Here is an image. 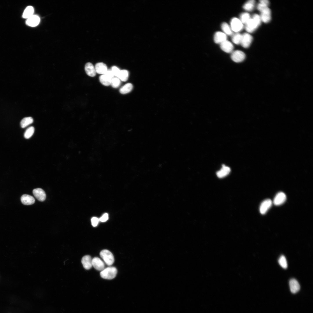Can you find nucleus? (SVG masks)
Instances as JSON below:
<instances>
[{"label": "nucleus", "mask_w": 313, "mask_h": 313, "mask_svg": "<svg viewBox=\"0 0 313 313\" xmlns=\"http://www.w3.org/2000/svg\"><path fill=\"white\" fill-rule=\"evenodd\" d=\"M261 21L260 16L257 14H253L245 24V30L248 32H253L260 25Z\"/></svg>", "instance_id": "1"}, {"label": "nucleus", "mask_w": 313, "mask_h": 313, "mask_svg": "<svg viewBox=\"0 0 313 313\" xmlns=\"http://www.w3.org/2000/svg\"><path fill=\"white\" fill-rule=\"evenodd\" d=\"M112 79L105 74H102L99 77V80L100 82L103 85L106 86H109L111 84Z\"/></svg>", "instance_id": "21"}, {"label": "nucleus", "mask_w": 313, "mask_h": 313, "mask_svg": "<svg viewBox=\"0 0 313 313\" xmlns=\"http://www.w3.org/2000/svg\"><path fill=\"white\" fill-rule=\"evenodd\" d=\"M286 199L285 194L283 192L278 193L275 196L273 201L274 204L275 205L278 206L283 204Z\"/></svg>", "instance_id": "7"}, {"label": "nucleus", "mask_w": 313, "mask_h": 313, "mask_svg": "<svg viewBox=\"0 0 313 313\" xmlns=\"http://www.w3.org/2000/svg\"><path fill=\"white\" fill-rule=\"evenodd\" d=\"M85 70L86 74L89 76L93 77L96 74L95 68L91 63H87L85 67Z\"/></svg>", "instance_id": "19"}, {"label": "nucleus", "mask_w": 313, "mask_h": 313, "mask_svg": "<svg viewBox=\"0 0 313 313\" xmlns=\"http://www.w3.org/2000/svg\"><path fill=\"white\" fill-rule=\"evenodd\" d=\"M253 39L252 37L250 34L245 33L242 34L240 44L244 48H248L250 45Z\"/></svg>", "instance_id": "6"}, {"label": "nucleus", "mask_w": 313, "mask_h": 313, "mask_svg": "<svg viewBox=\"0 0 313 313\" xmlns=\"http://www.w3.org/2000/svg\"><path fill=\"white\" fill-rule=\"evenodd\" d=\"M226 35L221 32H216L214 36V42L216 43L221 44L227 40Z\"/></svg>", "instance_id": "13"}, {"label": "nucleus", "mask_w": 313, "mask_h": 313, "mask_svg": "<svg viewBox=\"0 0 313 313\" xmlns=\"http://www.w3.org/2000/svg\"><path fill=\"white\" fill-rule=\"evenodd\" d=\"M33 121V118L31 117H26L23 118L21 122V127L24 128L32 123Z\"/></svg>", "instance_id": "26"}, {"label": "nucleus", "mask_w": 313, "mask_h": 313, "mask_svg": "<svg viewBox=\"0 0 313 313\" xmlns=\"http://www.w3.org/2000/svg\"><path fill=\"white\" fill-rule=\"evenodd\" d=\"M100 255L107 265L110 266L114 263V257L112 253L109 250H103L100 252Z\"/></svg>", "instance_id": "3"}, {"label": "nucleus", "mask_w": 313, "mask_h": 313, "mask_svg": "<svg viewBox=\"0 0 313 313\" xmlns=\"http://www.w3.org/2000/svg\"><path fill=\"white\" fill-rule=\"evenodd\" d=\"M117 273L116 268L114 267H109L105 268L100 273L101 277L107 279H112L114 278Z\"/></svg>", "instance_id": "2"}, {"label": "nucleus", "mask_w": 313, "mask_h": 313, "mask_svg": "<svg viewBox=\"0 0 313 313\" xmlns=\"http://www.w3.org/2000/svg\"><path fill=\"white\" fill-rule=\"evenodd\" d=\"M108 219V215L107 213L104 214L99 219L100 221L102 222L106 221Z\"/></svg>", "instance_id": "36"}, {"label": "nucleus", "mask_w": 313, "mask_h": 313, "mask_svg": "<svg viewBox=\"0 0 313 313\" xmlns=\"http://www.w3.org/2000/svg\"><path fill=\"white\" fill-rule=\"evenodd\" d=\"M34 131V128L33 126H31L28 128L24 134V137L26 139L30 138L33 134Z\"/></svg>", "instance_id": "31"}, {"label": "nucleus", "mask_w": 313, "mask_h": 313, "mask_svg": "<svg viewBox=\"0 0 313 313\" xmlns=\"http://www.w3.org/2000/svg\"><path fill=\"white\" fill-rule=\"evenodd\" d=\"M230 168L225 165H223L220 170L217 172V176L219 178H223L228 175L230 173Z\"/></svg>", "instance_id": "18"}, {"label": "nucleus", "mask_w": 313, "mask_h": 313, "mask_svg": "<svg viewBox=\"0 0 313 313\" xmlns=\"http://www.w3.org/2000/svg\"><path fill=\"white\" fill-rule=\"evenodd\" d=\"M120 83L119 79L117 77H114L112 79L111 85L113 88H116L118 87Z\"/></svg>", "instance_id": "33"}, {"label": "nucleus", "mask_w": 313, "mask_h": 313, "mask_svg": "<svg viewBox=\"0 0 313 313\" xmlns=\"http://www.w3.org/2000/svg\"><path fill=\"white\" fill-rule=\"evenodd\" d=\"M99 220L97 217H93L91 220L92 224L94 227H95L98 224Z\"/></svg>", "instance_id": "35"}, {"label": "nucleus", "mask_w": 313, "mask_h": 313, "mask_svg": "<svg viewBox=\"0 0 313 313\" xmlns=\"http://www.w3.org/2000/svg\"><path fill=\"white\" fill-rule=\"evenodd\" d=\"M242 38V34L236 33L233 34L232 37V42L236 44H240Z\"/></svg>", "instance_id": "30"}, {"label": "nucleus", "mask_w": 313, "mask_h": 313, "mask_svg": "<svg viewBox=\"0 0 313 313\" xmlns=\"http://www.w3.org/2000/svg\"><path fill=\"white\" fill-rule=\"evenodd\" d=\"M22 203L26 205H31L34 203L35 200L32 196L27 194L23 195L21 198Z\"/></svg>", "instance_id": "15"}, {"label": "nucleus", "mask_w": 313, "mask_h": 313, "mask_svg": "<svg viewBox=\"0 0 313 313\" xmlns=\"http://www.w3.org/2000/svg\"><path fill=\"white\" fill-rule=\"evenodd\" d=\"M290 291L292 293L295 294L300 290V286L298 281L295 279H291L289 282Z\"/></svg>", "instance_id": "12"}, {"label": "nucleus", "mask_w": 313, "mask_h": 313, "mask_svg": "<svg viewBox=\"0 0 313 313\" xmlns=\"http://www.w3.org/2000/svg\"><path fill=\"white\" fill-rule=\"evenodd\" d=\"M92 265L94 268L98 271H102L105 268L104 262L99 258L95 257L92 260Z\"/></svg>", "instance_id": "9"}, {"label": "nucleus", "mask_w": 313, "mask_h": 313, "mask_svg": "<svg viewBox=\"0 0 313 313\" xmlns=\"http://www.w3.org/2000/svg\"><path fill=\"white\" fill-rule=\"evenodd\" d=\"M255 3V1L254 0L248 1L244 4L243 8L247 11H252L254 8Z\"/></svg>", "instance_id": "24"}, {"label": "nucleus", "mask_w": 313, "mask_h": 313, "mask_svg": "<svg viewBox=\"0 0 313 313\" xmlns=\"http://www.w3.org/2000/svg\"><path fill=\"white\" fill-rule=\"evenodd\" d=\"M33 193L36 198L40 201H44L46 197V194L44 191L40 188H37L34 189Z\"/></svg>", "instance_id": "11"}, {"label": "nucleus", "mask_w": 313, "mask_h": 313, "mask_svg": "<svg viewBox=\"0 0 313 313\" xmlns=\"http://www.w3.org/2000/svg\"><path fill=\"white\" fill-rule=\"evenodd\" d=\"M133 87V85L131 83H128L121 88L119 92L122 94H126L130 92L132 90Z\"/></svg>", "instance_id": "22"}, {"label": "nucleus", "mask_w": 313, "mask_h": 313, "mask_svg": "<svg viewBox=\"0 0 313 313\" xmlns=\"http://www.w3.org/2000/svg\"><path fill=\"white\" fill-rule=\"evenodd\" d=\"M251 17L250 14L247 12H244L241 13L240 16V20L243 24H245L250 19Z\"/></svg>", "instance_id": "29"}, {"label": "nucleus", "mask_w": 313, "mask_h": 313, "mask_svg": "<svg viewBox=\"0 0 313 313\" xmlns=\"http://www.w3.org/2000/svg\"><path fill=\"white\" fill-rule=\"evenodd\" d=\"M96 72L99 74H104L108 70L107 66L102 62L97 63L95 66Z\"/></svg>", "instance_id": "20"}, {"label": "nucleus", "mask_w": 313, "mask_h": 313, "mask_svg": "<svg viewBox=\"0 0 313 313\" xmlns=\"http://www.w3.org/2000/svg\"><path fill=\"white\" fill-rule=\"evenodd\" d=\"M104 74L112 79L114 77V75L111 70L108 69Z\"/></svg>", "instance_id": "37"}, {"label": "nucleus", "mask_w": 313, "mask_h": 313, "mask_svg": "<svg viewBox=\"0 0 313 313\" xmlns=\"http://www.w3.org/2000/svg\"><path fill=\"white\" fill-rule=\"evenodd\" d=\"M220 44L221 48L224 51L228 53L232 52L234 46L230 41L226 40Z\"/></svg>", "instance_id": "14"}, {"label": "nucleus", "mask_w": 313, "mask_h": 313, "mask_svg": "<svg viewBox=\"0 0 313 313\" xmlns=\"http://www.w3.org/2000/svg\"><path fill=\"white\" fill-rule=\"evenodd\" d=\"M40 20V18L38 16L33 15L27 19L26 23L29 26L35 27L39 24Z\"/></svg>", "instance_id": "16"}, {"label": "nucleus", "mask_w": 313, "mask_h": 313, "mask_svg": "<svg viewBox=\"0 0 313 313\" xmlns=\"http://www.w3.org/2000/svg\"><path fill=\"white\" fill-rule=\"evenodd\" d=\"M221 28L224 33L226 35H232V31L230 26L225 23H223L221 25Z\"/></svg>", "instance_id": "25"}, {"label": "nucleus", "mask_w": 313, "mask_h": 313, "mask_svg": "<svg viewBox=\"0 0 313 313\" xmlns=\"http://www.w3.org/2000/svg\"><path fill=\"white\" fill-rule=\"evenodd\" d=\"M34 11V8L32 6H29L27 7L23 13V17L24 18L28 19L33 15Z\"/></svg>", "instance_id": "23"}, {"label": "nucleus", "mask_w": 313, "mask_h": 313, "mask_svg": "<svg viewBox=\"0 0 313 313\" xmlns=\"http://www.w3.org/2000/svg\"><path fill=\"white\" fill-rule=\"evenodd\" d=\"M114 76L118 77L120 70L117 67L114 66L112 67L111 69Z\"/></svg>", "instance_id": "34"}, {"label": "nucleus", "mask_w": 313, "mask_h": 313, "mask_svg": "<svg viewBox=\"0 0 313 313\" xmlns=\"http://www.w3.org/2000/svg\"><path fill=\"white\" fill-rule=\"evenodd\" d=\"M92 260L91 257L89 255L85 256L82 258L81 263L85 269L89 270L92 267Z\"/></svg>", "instance_id": "17"}, {"label": "nucleus", "mask_w": 313, "mask_h": 313, "mask_svg": "<svg viewBox=\"0 0 313 313\" xmlns=\"http://www.w3.org/2000/svg\"><path fill=\"white\" fill-rule=\"evenodd\" d=\"M272 204V202L270 199H267L263 201L260 206V213L262 214H265L271 207Z\"/></svg>", "instance_id": "8"}, {"label": "nucleus", "mask_w": 313, "mask_h": 313, "mask_svg": "<svg viewBox=\"0 0 313 313\" xmlns=\"http://www.w3.org/2000/svg\"><path fill=\"white\" fill-rule=\"evenodd\" d=\"M231 57L234 61L239 63L242 62L245 59V55L241 51L236 50L232 52Z\"/></svg>", "instance_id": "5"}, {"label": "nucleus", "mask_w": 313, "mask_h": 313, "mask_svg": "<svg viewBox=\"0 0 313 313\" xmlns=\"http://www.w3.org/2000/svg\"><path fill=\"white\" fill-rule=\"evenodd\" d=\"M260 16L261 21L265 23L269 22L271 19V12L270 9L266 7L261 12Z\"/></svg>", "instance_id": "10"}, {"label": "nucleus", "mask_w": 313, "mask_h": 313, "mask_svg": "<svg viewBox=\"0 0 313 313\" xmlns=\"http://www.w3.org/2000/svg\"><path fill=\"white\" fill-rule=\"evenodd\" d=\"M278 262L280 266L284 269H286L287 267V264L286 259L283 255H281L278 260Z\"/></svg>", "instance_id": "32"}, {"label": "nucleus", "mask_w": 313, "mask_h": 313, "mask_svg": "<svg viewBox=\"0 0 313 313\" xmlns=\"http://www.w3.org/2000/svg\"><path fill=\"white\" fill-rule=\"evenodd\" d=\"M128 72L127 70H120L118 78L122 81H125L128 79Z\"/></svg>", "instance_id": "27"}, {"label": "nucleus", "mask_w": 313, "mask_h": 313, "mask_svg": "<svg viewBox=\"0 0 313 313\" xmlns=\"http://www.w3.org/2000/svg\"><path fill=\"white\" fill-rule=\"evenodd\" d=\"M269 2L267 0H261L259 1V3L258 4L257 8L261 12L265 8L268 7Z\"/></svg>", "instance_id": "28"}, {"label": "nucleus", "mask_w": 313, "mask_h": 313, "mask_svg": "<svg viewBox=\"0 0 313 313\" xmlns=\"http://www.w3.org/2000/svg\"><path fill=\"white\" fill-rule=\"evenodd\" d=\"M230 27L232 31L238 33L243 29V26L239 19L234 17L231 21Z\"/></svg>", "instance_id": "4"}]
</instances>
